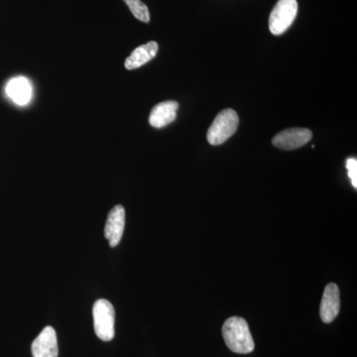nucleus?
I'll return each mask as SVG.
<instances>
[{"instance_id":"f257e3e1","label":"nucleus","mask_w":357,"mask_h":357,"mask_svg":"<svg viewBox=\"0 0 357 357\" xmlns=\"http://www.w3.org/2000/svg\"><path fill=\"white\" fill-rule=\"evenodd\" d=\"M222 337L230 351L248 354L255 351V340L248 321L239 317H231L222 326Z\"/></svg>"},{"instance_id":"f03ea898","label":"nucleus","mask_w":357,"mask_h":357,"mask_svg":"<svg viewBox=\"0 0 357 357\" xmlns=\"http://www.w3.org/2000/svg\"><path fill=\"white\" fill-rule=\"evenodd\" d=\"M239 117L234 109H223L208 128V141L211 145H220L231 137L238 128Z\"/></svg>"},{"instance_id":"7ed1b4c3","label":"nucleus","mask_w":357,"mask_h":357,"mask_svg":"<svg viewBox=\"0 0 357 357\" xmlns=\"http://www.w3.org/2000/svg\"><path fill=\"white\" fill-rule=\"evenodd\" d=\"M93 326L96 337L103 342H110L114 337L115 312L109 301H96L93 309Z\"/></svg>"},{"instance_id":"20e7f679","label":"nucleus","mask_w":357,"mask_h":357,"mask_svg":"<svg viewBox=\"0 0 357 357\" xmlns=\"http://www.w3.org/2000/svg\"><path fill=\"white\" fill-rule=\"evenodd\" d=\"M297 13V0H279L270 14V31L274 35L283 34L293 24Z\"/></svg>"},{"instance_id":"39448f33","label":"nucleus","mask_w":357,"mask_h":357,"mask_svg":"<svg viewBox=\"0 0 357 357\" xmlns=\"http://www.w3.org/2000/svg\"><path fill=\"white\" fill-rule=\"evenodd\" d=\"M312 137V131L307 128H289L277 134L272 144L279 149L295 150L304 146Z\"/></svg>"},{"instance_id":"423d86ee","label":"nucleus","mask_w":357,"mask_h":357,"mask_svg":"<svg viewBox=\"0 0 357 357\" xmlns=\"http://www.w3.org/2000/svg\"><path fill=\"white\" fill-rule=\"evenodd\" d=\"M126 227V210L119 204L109 211L105 227V238L109 241L112 248L119 245L123 236Z\"/></svg>"},{"instance_id":"0eeeda50","label":"nucleus","mask_w":357,"mask_h":357,"mask_svg":"<svg viewBox=\"0 0 357 357\" xmlns=\"http://www.w3.org/2000/svg\"><path fill=\"white\" fill-rule=\"evenodd\" d=\"M32 354L34 357H58V340L55 330L46 326L32 344Z\"/></svg>"},{"instance_id":"6e6552de","label":"nucleus","mask_w":357,"mask_h":357,"mask_svg":"<svg viewBox=\"0 0 357 357\" xmlns=\"http://www.w3.org/2000/svg\"><path fill=\"white\" fill-rule=\"evenodd\" d=\"M340 309V289H338L337 284H328L325 291H324L321 309H319L321 321L326 324L332 323L337 318Z\"/></svg>"},{"instance_id":"1a4fd4ad","label":"nucleus","mask_w":357,"mask_h":357,"mask_svg":"<svg viewBox=\"0 0 357 357\" xmlns=\"http://www.w3.org/2000/svg\"><path fill=\"white\" fill-rule=\"evenodd\" d=\"M178 105L174 100L160 102L155 105L149 116V123L155 128H165L168 124L175 121L177 117Z\"/></svg>"},{"instance_id":"9d476101","label":"nucleus","mask_w":357,"mask_h":357,"mask_svg":"<svg viewBox=\"0 0 357 357\" xmlns=\"http://www.w3.org/2000/svg\"><path fill=\"white\" fill-rule=\"evenodd\" d=\"M8 98L18 105H25L31 100L32 86L24 77H16L6 86Z\"/></svg>"},{"instance_id":"9b49d317","label":"nucleus","mask_w":357,"mask_h":357,"mask_svg":"<svg viewBox=\"0 0 357 357\" xmlns=\"http://www.w3.org/2000/svg\"><path fill=\"white\" fill-rule=\"evenodd\" d=\"M159 46L156 42H148L147 44L142 45V46L137 47L131 53L126 61V68L128 70H134L140 68L141 66L146 64V63L151 61L152 59L156 57L158 53Z\"/></svg>"},{"instance_id":"f8f14e48","label":"nucleus","mask_w":357,"mask_h":357,"mask_svg":"<svg viewBox=\"0 0 357 357\" xmlns=\"http://www.w3.org/2000/svg\"><path fill=\"white\" fill-rule=\"evenodd\" d=\"M131 13L137 20L148 23L150 21V13L148 7L141 0H124Z\"/></svg>"},{"instance_id":"ddd939ff","label":"nucleus","mask_w":357,"mask_h":357,"mask_svg":"<svg viewBox=\"0 0 357 357\" xmlns=\"http://www.w3.org/2000/svg\"><path fill=\"white\" fill-rule=\"evenodd\" d=\"M347 169L349 171V177L351 178V184L354 188H357V160L356 158H349L347 161Z\"/></svg>"}]
</instances>
